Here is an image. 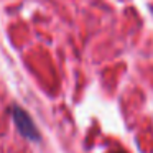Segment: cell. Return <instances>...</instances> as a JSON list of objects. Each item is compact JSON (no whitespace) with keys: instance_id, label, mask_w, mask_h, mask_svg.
<instances>
[{"instance_id":"obj_1","label":"cell","mask_w":153,"mask_h":153,"mask_svg":"<svg viewBox=\"0 0 153 153\" xmlns=\"http://www.w3.org/2000/svg\"><path fill=\"white\" fill-rule=\"evenodd\" d=\"M13 119H15V123H17V128L25 138L28 140H40V132L38 128L35 127L31 117L25 112L22 107H15L13 109Z\"/></svg>"},{"instance_id":"obj_2","label":"cell","mask_w":153,"mask_h":153,"mask_svg":"<svg viewBox=\"0 0 153 153\" xmlns=\"http://www.w3.org/2000/svg\"><path fill=\"white\" fill-rule=\"evenodd\" d=\"M117 153H125V152H117Z\"/></svg>"}]
</instances>
